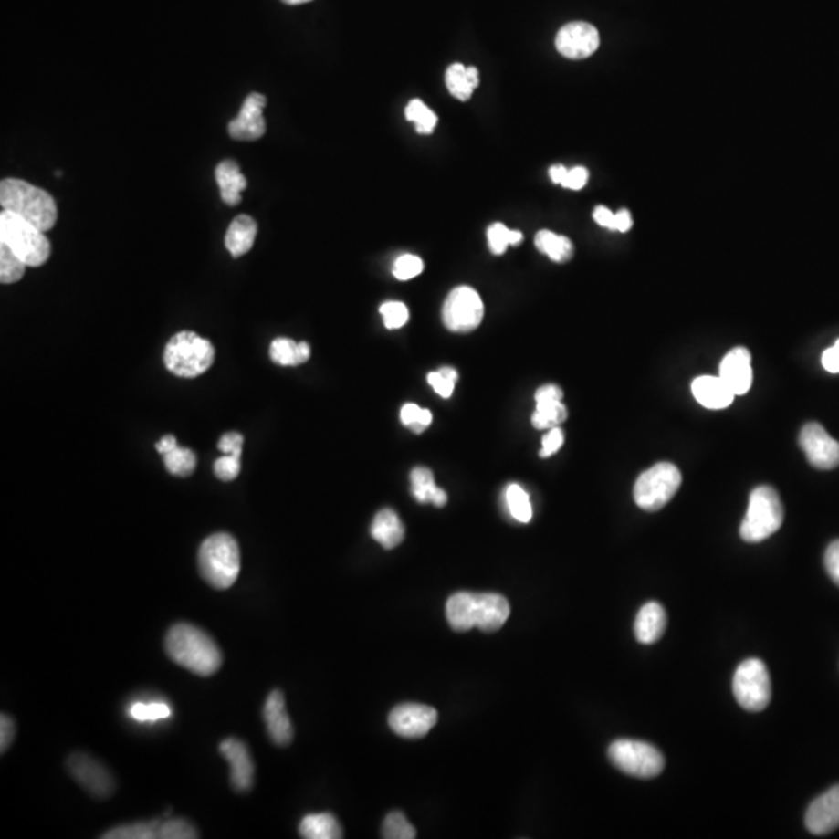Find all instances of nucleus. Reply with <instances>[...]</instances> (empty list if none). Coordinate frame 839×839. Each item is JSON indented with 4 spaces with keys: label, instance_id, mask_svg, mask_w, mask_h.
<instances>
[{
    "label": "nucleus",
    "instance_id": "f257e3e1",
    "mask_svg": "<svg viewBox=\"0 0 839 839\" xmlns=\"http://www.w3.org/2000/svg\"><path fill=\"white\" fill-rule=\"evenodd\" d=\"M165 652L173 662L199 676H210L223 666L216 642L198 626L176 624L165 637Z\"/></svg>",
    "mask_w": 839,
    "mask_h": 839
},
{
    "label": "nucleus",
    "instance_id": "f03ea898",
    "mask_svg": "<svg viewBox=\"0 0 839 839\" xmlns=\"http://www.w3.org/2000/svg\"><path fill=\"white\" fill-rule=\"evenodd\" d=\"M510 615V603L499 594L457 593L446 602V619L454 631L479 628L485 633L500 630Z\"/></svg>",
    "mask_w": 839,
    "mask_h": 839
},
{
    "label": "nucleus",
    "instance_id": "7ed1b4c3",
    "mask_svg": "<svg viewBox=\"0 0 839 839\" xmlns=\"http://www.w3.org/2000/svg\"><path fill=\"white\" fill-rule=\"evenodd\" d=\"M2 210L21 216L42 232H48L58 221V207L52 194L22 179L0 183Z\"/></svg>",
    "mask_w": 839,
    "mask_h": 839
},
{
    "label": "nucleus",
    "instance_id": "20e7f679",
    "mask_svg": "<svg viewBox=\"0 0 839 839\" xmlns=\"http://www.w3.org/2000/svg\"><path fill=\"white\" fill-rule=\"evenodd\" d=\"M199 573L215 590H229L240 575L238 542L230 533L210 535L198 552Z\"/></svg>",
    "mask_w": 839,
    "mask_h": 839
},
{
    "label": "nucleus",
    "instance_id": "39448f33",
    "mask_svg": "<svg viewBox=\"0 0 839 839\" xmlns=\"http://www.w3.org/2000/svg\"><path fill=\"white\" fill-rule=\"evenodd\" d=\"M215 361V349L209 340L194 331H181L168 341L163 362L173 375L196 378L209 371Z\"/></svg>",
    "mask_w": 839,
    "mask_h": 839
},
{
    "label": "nucleus",
    "instance_id": "423d86ee",
    "mask_svg": "<svg viewBox=\"0 0 839 839\" xmlns=\"http://www.w3.org/2000/svg\"><path fill=\"white\" fill-rule=\"evenodd\" d=\"M0 243H5L30 267H42L52 252L46 232L6 210L0 214Z\"/></svg>",
    "mask_w": 839,
    "mask_h": 839
},
{
    "label": "nucleus",
    "instance_id": "0eeeda50",
    "mask_svg": "<svg viewBox=\"0 0 839 839\" xmlns=\"http://www.w3.org/2000/svg\"><path fill=\"white\" fill-rule=\"evenodd\" d=\"M782 500L772 487L761 485L752 490L745 519L741 522L740 537L746 542H760L771 537L782 527Z\"/></svg>",
    "mask_w": 839,
    "mask_h": 839
},
{
    "label": "nucleus",
    "instance_id": "6e6552de",
    "mask_svg": "<svg viewBox=\"0 0 839 839\" xmlns=\"http://www.w3.org/2000/svg\"><path fill=\"white\" fill-rule=\"evenodd\" d=\"M683 476L676 465L661 462L644 471L634 485V500L642 510L657 511L676 495Z\"/></svg>",
    "mask_w": 839,
    "mask_h": 839
},
{
    "label": "nucleus",
    "instance_id": "1a4fd4ad",
    "mask_svg": "<svg viewBox=\"0 0 839 839\" xmlns=\"http://www.w3.org/2000/svg\"><path fill=\"white\" fill-rule=\"evenodd\" d=\"M735 699L750 712H761L771 703V678L765 662L750 657L741 662L732 683Z\"/></svg>",
    "mask_w": 839,
    "mask_h": 839
},
{
    "label": "nucleus",
    "instance_id": "9d476101",
    "mask_svg": "<svg viewBox=\"0 0 839 839\" xmlns=\"http://www.w3.org/2000/svg\"><path fill=\"white\" fill-rule=\"evenodd\" d=\"M608 757L622 772L641 779L659 776L666 765L661 750L645 741L626 739L614 741L608 750Z\"/></svg>",
    "mask_w": 839,
    "mask_h": 839
},
{
    "label": "nucleus",
    "instance_id": "9b49d317",
    "mask_svg": "<svg viewBox=\"0 0 839 839\" xmlns=\"http://www.w3.org/2000/svg\"><path fill=\"white\" fill-rule=\"evenodd\" d=\"M442 318L449 331L469 333L477 329L484 319V302L473 288H456L445 300Z\"/></svg>",
    "mask_w": 839,
    "mask_h": 839
},
{
    "label": "nucleus",
    "instance_id": "f8f14e48",
    "mask_svg": "<svg viewBox=\"0 0 839 839\" xmlns=\"http://www.w3.org/2000/svg\"><path fill=\"white\" fill-rule=\"evenodd\" d=\"M66 767L75 782L89 792L92 798L108 799L114 794L117 788L114 776L101 761L89 754L73 752L68 757Z\"/></svg>",
    "mask_w": 839,
    "mask_h": 839
},
{
    "label": "nucleus",
    "instance_id": "ddd939ff",
    "mask_svg": "<svg viewBox=\"0 0 839 839\" xmlns=\"http://www.w3.org/2000/svg\"><path fill=\"white\" fill-rule=\"evenodd\" d=\"M799 445L814 468L834 469L838 467L839 442L823 429V425L807 423L799 434Z\"/></svg>",
    "mask_w": 839,
    "mask_h": 839
},
{
    "label": "nucleus",
    "instance_id": "4468645a",
    "mask_svg": "<svg viewBox=\"0 0 839 839\" xmlns=\"http://www.w3.org/2000/svg\"><path fill=\"white\" fill-rule=\"evenodd\" d=\"M437 710L425 704L406 703L396 706L389 715L391 729L404 739H420L437 723Z\"/></svg>",
    "mask_w": 839,
    "mask_h": 839
},
{
    "label": "nucleus",
    "instance_id": "2eb2a0df",
    "mask_svg": "<svg viewBox=\"0 0 839 839\" xmlns=\"http://www.w3.org/2000/svg\"><path fill=\"white\" fill-rule=\"evenodd\" d=\"M600 46V35L588 22H571L560 28L555 37V47L564 58L584 59L590 58Z\"/></svg>",
    "mask_w": 839,
    "mask_h": 839
},
{
    "label": "nucleus",
    "instance_id": "dca6fc26",
    "mask_svg": "<svg viewBox=\"0 0 839 839\" xmlns=\"http://www.w3.org/2000/svg\"><path fill=\"white\" fill-rule=\"evenodd\" d=\"M267 106L265 95L250 94L241 106L240 112L229 123V136L235 141L252 142L267 132L263 110Z\"/></svg>",
    "mask_w": 839,
    "mask_h": 839
},
{
    "label": "nucleus",
    "instance_id": "f3484780",
    "mask_svg": "<svg viewBox=\"0 0 839 839\" xmlns=\"http://www.w3.org/2000/svg\"><path fill=\"white\" fill-rule=\"evenodd\" d=\"M219 750L225 760L229 761L230 785L235 792H250L256 782V765L247 746L238 739H225L219 745Z\"/></svg>",
    "mask_w": 839,
    "mask_h": 839
},
{
    "label": "nucleus",
    "instance_id": "a211bd4d",
    "mask_svg": "<svg viewBox=\"0 0 839 839\" xmlns=\"http://www.w3.org/2000/svg\"><path fill=\"white\" fill-rule=\"evenodd\" d=\"M805 827L813 834H832L839 827V785L814 799L805 814Z\"/></svg>",
    "mask_w": 839,
    "mask_h": 839
},
{
    "label": "nucleus",
    "instance_id": "6ab92c4d",
    "mask_svg": "<svg viewBox=\"0 0 839 839\" xmlns=\"http://www.w3.org/2000/svg\"><path fill=\"white\" fill-rule=\"evenodd\" d=\"M719 378L725 381L734 395H745L752 386V365L750 350L735 347L719 364Z\"/></svg>",
    "mask_w": 839,
    "mask_h": 839
},
{
    "label": "nucleus",
    "instance_id": "aec40b11",
    "mask_svg": "<svg viewBox=\"0 0 839 839\" xmlns=\"http://www.w3.org/2000/svg\"><path fill=\"white\" fill-rule=\"evenodd\" d=\"M263 717H265L269 739L277 746H282V748L289 745L294 739V728H292L291 718L287 712L285 697L280 690H274L267 697Z\"/></svg>",
    "mask_w": 839,
    "mask_h": 839
},
{
    "label": "nucleus",
    "instance_id": "412c9836",
    "mask_svg": "<svg viewBox=\"0 0 839 839\" xmlns=\"http://www.w3.org/2000/svg\"><path fill=\"white\" fill-rule=\"evenodd\" d=\"M692 393L701 406L714 411L730 406L735 398L734 392L719 376H698L692 383Z\"/></svg>",
    "mask_w": 839,
    "mask_h": 839
},
{
    "label": "nucleus",
    "instance_id": "4be33fe9",
    "mask_svg": "<svg viewBox=\"0 0 839 839\" xmlns=\"http://www.w3.org/2000/svg\"><path fill=\"white\" fill-rule=\"evenodd\" d=\"M666 626H667V615L664 608L656 602H648L637 613L634 634L641 644L650 645L661 639Z\"/></svg>",
    "mask_w": 839,
    "mask_h": 839
},
{
    "label": "nucleus",
    "instance_id": "5701e85b",
    "mask_svg": "<svg viewBox=\"0 0 839 839\" xmlns=\"http://www.w3.org/2000/svg\"><path fill=\"white\" fill-rule=\"evenodd\" d=\"M216 184H218L221 199L227 205H236L241 203V192L247 187L245 174L240 172V165L232 159L223 161L215 170Z\"/></svg>",
    "mask_w": 839,
    "mask_h": 839
},
{
    "label": "nucleus",
    "instance_id": "b1692460",
    "mask_svg": "<svg viewBox=\"0 0 839 839\" xmlns=\"http://www.w3.org/2000/svg\"><path fill=\"white\" fill-rule=\"evenodd\" d=\"M371 533L376 542L384 549H393L404 540V526L392 509H383L376 513L372 522Z\"/></svg>",
    "mask_w": 839,
    "mask_h": 839
},
{
    "label": "nucleus",
    "instance_id": "393cba45",
    "mask_svg": "<svg viewBox=\"0 0 839 839\" xmlns=\"http://www.w3.org/2000/svg\"><path fill=\"white\" fill-rule=\"evenodd\" d=\"M257 229L258 227H257L256 219L250 218L249 215L236 216L230 223L227 234H225V247L229 250L230 256L238 258L247 254L256 243Z\"/></svg>",
    "mask_w": 839,
    "mask_h": 839
},
{
    "label": "nucleus",
    "instance_id": "a878e982",
    "mask_svg": "<svg viewBox=\"0 0 839 839\" xmlns=\"http://www.w3.org/2000/svg\"><path fill=\"white\" fill-rule=\"evenodd\" d=\"M411 490L412 495L420 504H434L435 507H444L448 502V495L435 485L433 471L429 468H425V467L412 469Z\"/></svg>",
    "mask_w": 839,
    "mask_h": 839
},
{
    "label": "nucleus",
    "instance_id": "bb28decb",
    "mask_svg": "<svg viewBox=\"0 0 839 839\" xmlns=\"http://www.w3.org/2000/svg\"><path fill=\"white\" fill-rule=\"evenodd\" d=\"M299 834L307 839H340L344 836L340 821L331 813L308 814L299 825Z\"/></svg>",
    "mask_w": 839,
    "mask_h": 839
},
{
    "label": "nucleus",
    "instance_id": "cd10ccee",
    "mask_svg": "<svg viewBox=\"0 0 839 839\" xmlns=\"http://www.w3.org/2000/svg\"><path fill=\"white\" fill-rule=\"evenodd\" d=\"M479 86V72L476 68H465L464 64L456 63L446 70V88L449 94L467 101L471 99L476 88Z\"/></svg>",
    "mask_w": 839,
    "mask_h": 839
},
{
    "label": "nucleus",
    "instance_id": "c85d7f7f",
    "mask_svg": "<svg viewBox=\"0 0 839 839\" xmlns=\"http://www.w3.org/2000/svg\"><path fill=\"white\" fill-rule=\"evenodd\" d=\"M269 355L276 364L294 367V365L305 364L309 360L311 349L307 342H294L288 338H277L272 341L271 347H269Z\"/></svg>",
    "mask_w": 839,
    "mask_h": 839
},
{
    "label": "nucleus",
    "instance_id": "c756f323",
    "mask_svg": "<svg viewBox=\"0 0 839 839\" xmlns=\"http://www.w3.org/2000/svg\"><path fill=\"white\" fill-rule=\"evenodd\" d=\"M537 249L555 263H566L573 256L572 241L568 236L557 235L551 230H540L535 236Z\"/></svg>",
    "mask_w": 839,
    "mask_h": 839
},
{
    "label": "nucleus",
    "instance_id": "7c9ffc66",
    "mask_svg": "<svg viewBox=\"0 0 839 839\" xmlns=\"http://www.w3.org/2000/svg\"><path fill=\"white\" fill-rule=\"evenodd\" d=\"M504 498H506L507 510L515 521L522 522V524L532 521L533 510L530 498L521 485H509Z\"/></svg>",
    "mask_w": 839,
    "mask_h": 839
},
{
    "label": "nucleus",
    "instance_id": "2f4dec72",
    "mask_svg": "<svg viewBox=\"0 0 839 839\" xmlns=\"http://www.w3.org/2000/svg\"><path fill=\"white\" fill-rule=\"evenodd\" d=\"M568 418V409L563 402L537 403L533 412L532 425L537 429H552L560 426Z\"/></svg>",
    "mask_w": 839,
    "mask_h": 839
},
{
    "label": "nucleus",
    "instance_id": "473e14b6",
    "mask_svg": "<svg viewBox=\"0 0 839 839\" xmlns=\"http://www.w3.org/2000/svg\"><path fill=\"white\" fill-rule=\"evenodd\" d=\"M406 119L415 125L418 134H431L437 126V115L422 100H412L406 106Z\"/></svg>",
    "mask_w": 839,
    "mask_h": 839
},
{
    "label": "nucleus",
    "instance_id": "72a5a7b5",
    "mask_svg": "<svg viewBox=\"0 0 839 839\" xmlns=\"http://www.w3.org/2000/svg\"><path fill=\"white\" fill-rule=\"evenodd\" d=\"M26 267V263L5 243H0V282L4 285L19 282Z\"/></svg>",
    "mask_w": 839,
    "mask_h": 839
},
{
    "label": "nucleus",
    "instance_id": "f704fd0d",
    "mask_svg": "<svg viewBox=\"0 0 839 839\" xmlns=\"http://www.w3.org/2000/svg\"><path fill=\"white\" fill-rule=\"evenodd\" d=\"M163 464L167 467L168 473H172L173 476L188 477L194 475L196 468V456L192 449L178 446L173 449L172 453L163 456Z\"/></svg>",
    "mask_w": 839,
    "mask_h": 839
},
{
    "label": "nucleus",
    "instance_id": "c9c22d12",
    "mask_svg": "<svg viewBox=\"0 0 839 839\" xmlns=\"http://www.w3.org/2000/svg\"><path fill=\"white\" fill-rule=\"evenodd\" d=\"M487 238H488V247L491 252L496 256H502L509 246L521 245L524 236L518 230H510L500 223H495L488 227Z\"/></svg>",
    "mask_w": 839,
    "mask_h": 839
},
{
    "label": "nucleus",
    "instance_id": "e433bc0d",
    "mask_svg": "<svg viewBox=\"0 0 839 839\" xmlns=\"http://www.w3.org/2000/svg\"><path fill=\"white\" fill-rule=\"evenodd\" d=\"M157 825L159 821L154 823H136L121 825L115 829L108 830L101 838L105 839H152L157 838Z\"/></svg>",
    "mask_w": 839,
    "mask_h": 839
},
{
    "label": "nucleus",
    "instance_id": "4c0bfd02",
    "mask_svg": "<svg viewBox=\"0 0 839 839\" xmlns=\"http://www.w3.org/2000/svg\"><path fill=\"white\" fill-rule=\"evenodd\" d=\"M417 836V830L407 821L402 812H391L383 823V838L386 839H414Z\"/></svg>",
    "mask_w": 839,
    "mask_h": 839
},
{
    "label": "nucleus",
    "instance_id": "58836bf2",
    "mask_svg": "<svg viewBox=\"0 0 839 839\" xmlns=\"http://www.w3.org/2000/svg\"><path fill=\"white\" fill-rule=\"evenodd\" d=\"M198 830L194 823L185 819H168L159 821L157 825V838L161 839H194L198 838Z\"/></svg>",
    "mask_w": 839,
    "mask_h": 839
},
{
    "label": "nucleus",
    "instance_id": "ea45409f",
    "mask_svg": "<svg viewBox=\"0 0 839 839\" xmlns=\"http://www.w3.org/2000/svg\"><path fill=\"white\" fill-rule=\"evenodd\" d=\"M400 418H402L403 425L415 434H422L433 423L431 411L418 407L417 404H412V403L402 407Z\"/></svg>",
    "mask_w": 839,
    "mask_h": 839
},
{
    "label": "nucleus",
    "instance_id": "a19ab883",
    "mask_svg": "<svg viewBox=\"0 0 839 839\" xmlns=\"http://www.w3.org/2000/svg\"><path fill=\"white\" fill-rule=\"evenodd\" d=\"M457 378H459V373L456 369L444 367L440 371L431 372L428 375V383L442 398H449V396L453 395Z\"/></svg>",
    "mask_w": 839,
    "mask_h": 839
},
{
    "label": "nucleus",
    "instance_id": "79ce46f5",
    "mask_svg": "<svg viewBox=\"0 0 839 839\" xmlns=\"http://www.w3.org/2000/svg\"><path fill=\"white\" fill-rule=\"evenodd\" d=\"M130 715L136 721H157L168 718L172 715V709L165 703H137L131 708Z\"/></svg>",
    "mask_w": 839,
    "mask_h": 839
},
{
    "label": "nucleus",
    "instance_id": "37998d69",
    "mask_svg": "<svg viewBox=\"0 0 839 839\" xmlns=\"http://www.w3.org/2000/svg\"><path fill=\"white\" fill-rule=\"evenodd\" d=\"M380 313L384 319V325L389 330L402 329L409 320V309L402 302H386L380 307Z\"/></svg>",
    "mask_w": 839,
    "mask_h": 839
},
{
    "label": "nucleus",
    "instance_id": "c03bdc74",
    "mask_svg": "<svg viewBox=\"0 0 839 839\" xmlns=\"http://www.w3.org/2000/svg\"><path fill=\"white\" fill-rule=\"evenodd\" d=\"M423 272V261L420 257L412 256V254H404V256L398 257L393 265V276L398 280L402 282H406V280H412L414 277L420 276Z\"/></svg>",
    "mask_w": 839,
    "mask_h": 839
},
{
    "label": "nucleus",
    "instance_id": "a18cd8bd",
    "mask_svg": "<svg viewBox=\"0 0 839 839\" xmlns=\"http://www.w3.org/2000/svg\"><path fill=\"white\" fill-rule=\"evenodd\" d=\"M215 476L223 482L236 479L241 471V457L225 454L214 464Z\"/></svg>",
    "mask_w": 839,
    "mask_h": 839
},
{
    "label": "nucleus",
    "instance_id": "49530a36",
    "mask_svg": "<svg viewBox=\"0 0 839 839\" xmlns=\"http://www.w3.org/2000/svg\"><path fill=\"white\" fill-rule=\"evenodd\" d=\"M563 444H564L563 431L558 428V426L557 428L549 429V433L546 434L544 437H542V446H541V451H540V456H541V457H544V459H546V457H551L552 454H555L557 453V451H560V449H561V446H563Z\"/></svg>",
    "mask_w": 839,
    "mask_h": 839
},
{
    "label": "nucleus",
    "instance_id": "de8ad7c7",
    "mask_svg": "<svg viewBox=\"0 0 839 839\" xmlns=\"http://www.w3.org/2000/svg\"><path fill=\"white\" fill-rule=\"evenodd\" d=\"M16 737V725L10 715L2 714L0 717V752L5 754L10 750Z\"/></svg>",
    "mask_w": 839,
    "mask_h": 839
},
{
    "label": "nucleus",
    "instance_id": "09e8293b",
    "mask_svg": "<svg viewBox=\"0 0 839 839\" xmlns=\"http://www.w3.org/2000/svg\"><path fill=\"white\" fill-rule=\"evenodd\" d=\"M243 444H245V437L240 433H227L219 438L218 448L221 453L241 457Z\"/></svg>",
    "mask_w": 839,
    "mask_h": 839
},
{
    "label": "nucleus",
    "instance_id": "8fccbe9b",
    "mask_svg": "<svg viewBox=\"0 0 839 839\" xmlns=\"http://www.w3.org/2000/svg\"><path fill=\"white\" fill-rule=\"evenodd\" d=\"M823 563H825V569H827L830 579L834 580V583L839 586V540L832 542L827 548Z\"/></svg>",
    "mask_w": 839,
    "mask_h": 839
},
{
    "label": "nucleus",
    "instance_id": "3c124183",
    "mask_svg": "<svg viewBox=\"0 0 839 839\" xmlns=\"http://www.w3.org/2000/svg\"><path fill=\"white\" fill-rule=\"evenodd\" d=\"M588 179H590V172L586 168L575 167L568 170V174L561 185L569 190H582L588 184Z\"/></svg>",
    "mask_w": 839,
    "mask_h": 839
},
{
    "label": "nucleus",
    "instance_id": "603ef678",
    "mask_svg": "<svg viewBox=\"0 0 839 839\" xmlns=\"http://www.w3.org/2000/svg\"><path fill=\"white\" fill-rule=\"evenodd\" d=\"M535 402H563V391L557 384H546L538 389Z\"/></svg>",
    "mask_w": 839,
    "mask_h": 839
},
{
    "label": "nucleus",
    "instance_id": "864d4df0",
    "mask_svg": "<svg viewBox=\"0 0 839 839\" xmlns=\"http://www.w3.org/2000/svg\"><path fill=\"white\" fill-rule=\"evenodd\" d=\"M823 365L830 373H839V340L823 353Z\"/></svg>",
    "mask_w": 839,
    "mask_h": 839
},
{
    "label": "nucleus",
    "instance_id": "5fc2aeb1",
    "mask_svg": "<svg viewBox=\"0 0 839 839\" xmlns=\"http://www.w3.org/2000/svg\"><path fill=\"white\" fill-rule=\"evenodd\" d=\"M594 219L595 223H597L599 225H602V227L614 230L615 214H613L610 209H606V207H603V205L595 207Z\"/></svg>",
    "mask_w": 839,
    "mask_h": 839
},
{
    "label": "nucleus",
    "instance_id": "6e6d98bb",
    "mask_svg": "<svg viewBox=\"0 0 839 839\" xmlns=\"http://www.w3.org/2000/svg\"><path fill=\"white\" fill-rule=\"evenodd\" d=\"M631 227H633V218H631L630 212L626 209L617 212L614 219V230H617V232H628Z\"/></svg>",
    "mask_w": 839,
    "mask_h": 839
},
{
    "label": "nucleus",
    "instance_id": "4d7b16f0",
    "mask_svg": "<svg viewBox=\"0 0 839 839\" xmlns=\"http://www.w3.org/2000/svg\"><path fill=\"white\" fill-rule=\"evenodd\" d=\"M178 446V440H176L174 435H170V434L165 435V437H162L161 440H159V442L156 444L157 451H159L162 456L172 453L173 449H176Z\"/></svg>",
    "mask_w": 839,
    "mask_h": 839
},
{
    "label": "nucleus",
    "instance_id": "13d9d810",
    "mask_svg": "<svg viewBox=\"0 0 839 839\" xmlns=\"http://www.w3.org/2000/svg\"><path fill=\"white\" fill-rule=\"evenodd\" d=\"M566 174H568V168L563 167V165H553V167H551V170H549V176L552 179V183L560 184V185L563 184Z\"/></svg>",
    "mask_w": 839,
    "mask_h": 839
},
{
    "label": "nucleus",
    "instance_id": "bf43d9fd",
    "mask_svg": "<svg viewBox=\"0 0 839 839\" xmlns=\"http://www.w3.org/2000/svg\"><path fill=\"white\" fill-rule=\"evenodd\" d=\"M287 5H302V4H308L311 0H282Z\"/></svg>",
    "mask_w": 839,
    "mask_h": 839
}]
</instances>
